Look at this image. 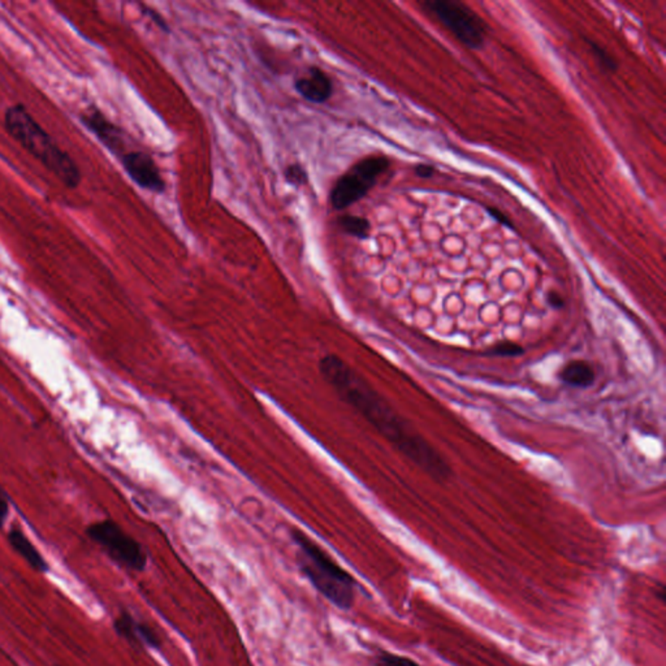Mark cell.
<instances>
[{"label":"cell","instance_id":"cell-1","mask_svg":"<svg viewBox=\"0 0 666 666\" xmlns=\"http://www.w3.org/2000/svg\"><path fill=\"white\" fill-rule=\"evenodd\" d=\"M318 367L338 397L412 464L438 482H444L452 476V468L438 449L341 356H323Z\"/></svg>","mask_w":666,"mask_h":666},{"label":"cell","instance_id":"cell-2","mask_svg":"<svg viewBox=\"0 0 666 666\" xmlns=\"http://www.w3.org/2000/svg\"><path fill=\"white\" fill-rule=\"evenodd\" d=\"M5 126L8 134L34 156L49 172L69 190L81 184L82 175L75 159L55 143L54 138L23 105L7 108Z\"/></svg>","mask_w":666,"mask_h":666},{"label":"cell","instance_id":"cell-3","mask_svg":"<svg viewBox=\"0 0 666 666\" xmlns=\"http://www.w3.org/2000/svg\"><path fill=\"white\" fill-rule=\"evenodd\" d=\"M291 536L297 547V565L312 587L336 608L352 609L358 587L356 578L305 532L293 529Z\"/></svg>","mask_w":666,"mask_h":666},{"label":"cell","instance_id":"cell-4","mask_svg":"<svg viewBox=\"0 0 666 666\" xmlns=\"http://www.w3.org/2000/svg\"><path fill=\"white\" fill-rule=\"evenodd\" d=\"M87 535L120 567L135 573L146 570L149 559L143 544L115 521L102 520L91 523Z\"/></svg>","mask_w":666,"mask_h":666},{"label":"cell","instance_id":"cell-5","mask_svg":"<svg viewBox=\"0 0 666 666\" xmlns=\"http://www.w3.org/2000/svg\"><path fill=\"white\" fill-rule=\"evenodd\" d=\"M389 168L385 156H367L338 179L329 193L333 210L343 211L367 196Z\"/></svg>","mask_w":666,"mask_h":666},{"label":"cell","instance_id":"cell-6","mask_svg":"<svg viewBox=\"0 0 666 666\" xmlns=\"http://www.w3.org/2000/svg\"><path fill=\"white\" fill-rule=\"evenodd\" d=\"M424 10L433 14L462 45L482 49L486 42V25L479 16L456 0H424Z\"/></svg>","mask_w":666,"mask_h":666},{"label":"cell","instance_id":"cell-7","mask_svg":"<svg viewBox=\"0 0 666 666\" xmlns=\"http://www.w3.org/2000/svg\"><path fill=\"white\" fill-rule=\"evenodd\" d=\"M120 162L124 171L138 187L156 194L166 191V181L152 155L143 152H129L120 158Z\"/></svg>","mask_w":666,"mask_h":666},{"label":"cell","instance_id":"cell-8","mask_svg":"<svg viewBox=\"0 0 666 666\" xmlns=\"http://www.w3.org/2000/svg\"><path fill=\"white\" fill-rule=\"evenodd\" d=\"M114 630L120 638L134 647L152 648V650L162 648L161 635L154 627L147 622L138 620L131 612H120V615L115 618Z\"/></svg>","mask_w":666,"mask_h":666},{"label":"cell","instance_id":"cell-9","mask_svg":"<svg viewBox=\"0 0 666 666\" xmlns=\"http://www.w3.org/2000/svg\"><path fill=\"white\" fill-rule=\"evenodd\" d=\"M81 122L88 129L96 135L106 149L110 150L112 154L122 158L125 154V143L122 129L110 122L98 108L91 107L82 112Z\"/></svg>","mask_w":666,"mask_h":666},{"label":"cell","instance_id":"cell-10","mask_svg":"<svg viewBox=\"0 0 666 666\" xmlns=\"http://www.w3.org/2000/svg\"><path fill=\"white\" fill-rule=\"evenodd\" d=\"M294 89L308 102L322 105L332 97L333 82L319 67H309L305 75L294 79Z\"/></svg>","mask_w":666,"mask_h":666},{"label":"cell","instance_id":"cell-11","mask_svg":"<svg viewBox=\"0 0 666 666\" xmlns=\"http://www.w3.org/2000/svg\"><path fill=\"white\" fill-rule=\"evenodd\" d=\"M8 543H10L12 550L17 553L20 557L25 560L26 564L29 565L37 573L46 574L50 571L49 562L46 561L45 557L41 555L40 550L37 547L32 543L31 539L25 535L19 527H12L8 532Z\"/></svg>","mask_w":666,"mask_h":666},{"label":"cell","instance_id":"cell-12","mask_svg":"<svg viewBox=\"0 0 666 666\" xmlns=\"http://www.w3.org/2000/svg\"><path fill=\"white\" fill-rule=\"evenodd\" d=\"M559 378L562 383L574 388H588L595 383V370L588 362L582 359L569 362L560 371Z\"/></svg>","mask_w":666,"mask_h":666},{"label":"cell","instance_id":"cell-13","mask_svg":"<svg viewBox=\"0 0 666 666\" xmlns=\"http://www.w3.org/2000/svg\"><path fill=\"white\" fill-rule=\"evenodd\" d=\"M338 227L345 234L358 238V240H367L371 234V223L364 217L358 215L347 214L338 219Z\"/></svg>","mask_w":666,"mask_h":666},{"label":"cell","instance_id":"cell-14","mask_svg":"<svg viewBox=\"0 0 666 666\" xmlns=\"http://www.w3.org/2000/svg\"><path fill=\"white\" fill-rule=\"evenodd\" d=\"M524 349L523 345L514 341H500V343L489 347L483 356H523Z\"/></svg>","mask_w":666,"mask_h":666},{"label":"cell","instance_id":"cell-15","mask_svg":"<svg viewBox=\"0 0 666 666\" xmlns=\"http://www.w3.org/2000/svg\"><path fill=\"white\" fill-rule=\"evenodd\" d=\"M284 179L291 187H305L309 182L308 171L299 163L289 164L284 170Z\"/></svg>","mask_w":666,"mask_h":666},{"label":"cell","instance_id":"cell-16","mask_svg":"<svg viewBox=\"0 0 666 666\" xmlns=\"http://www.w3.org/2000/svg\"><path fill=\"white\" fill-rule=\"evenodd\" d=\"M375 666H422L409 657L396 655V653L382 651L375 657Z\"/></svg>","mask_w":666,"mask_h":666},{"label":"cell","instance_id":"cell-17","mask_svg":"<svg viewBox=\"0 0 666 666\" xmlns=\"http://www.w3.org/2000/svg\"><path fill=\"white\" fill-rule=\"evenodd\" d=\"M588 45L591 47L592 52L597 56L601 66L604 67V69L611 70V72H615V70L617 69V63H615V59H613L612 56L603 49V47L595 43L594 41H588Z\"/></svg>","mask_w":666,"mask_h":666},{"label":"cell","instance_id":"cell-18","mask_svg":"<svg viewBox=\"0 0 666 666\" xmlns=\"http://www.w3.org/2000/svg\"><path fill=\"white\" fill-rule=\"evenodd\" d=\"M143 14H147V16L152 19V22L154 23L159 29H162L164 33H170V26H168V23L164 22L163 17H162L161 14H158V12H156L155 10H152V8L143 7Z\"/></svg>","mask_w":666,"mask_h":666},{"label":"cell","instance_id":"cell-19","mask_svg":"<svg viewBox=\"0 0 666 666\" xmlns=\"http://www.w3.org/2000/svg\"><path fill=\"white\" fill-rule=\"evenodd\" d=\"M8 514H10V504H8L5 492L0 489V529H3L7 523Z\"/></svg>","mask_w":666,"mask_h":666},{"label":"cell","instance_id":"cell-20","mask_svg":"<svg viewBox=\"0 0 666 666\" xmlns=\"http://www.w3.org/2000/svg\"><path fill=\"white\" fill-rule=\"evenodd\" d=\"M487 212L489 215H491L492 217H494L495 220H497L500 224H503V226L508 227V228L514 229V226H513L512 220L509 219L508 217H505V215L503 214L499 210V208H487Z\"/></svg>","mask_w":666,"mask_h":666},{"label":"cell","instance_id":"cell-21","mask_svg":"<svg viewBox=\"0 0 666 666\" xmlns=\"http://www.w3.org/2000/svg\"><path fill=\"white\" fill-rule=\"evenodd\" d=\"M547 302L550 308L557 309V310L564 308L565 306L564 299H562L561 294L557 293V291H550V293H548Z\"/></svg>","mask_w":666,"mask_h":666},{"label":"cell","instance_id":"cell-22","mask_svg":"<svg viewBox=\"0 0 666 666\" xmlns=\"http://www.w3.org/2000/svg\"><path fill=\"white\" fill-rule=\"evenodd\" d=\"M415 173H417L420 178L430 179L433 173H435V170H433L432 166H429V164H418V166L415 167Z\"/></svg>","mask_w":666,"mask_h":666},{"label":"cell","instance_id":"cell-23","mask_svg":"<svg viewBox=\"0 0 666 666\" xmlns=\"http://www.w3.org/2000/svg\"><path fill=\"white\" fill-rule=\"evenodd\" d=\"M55 666H60V665H55Z\"/></svg>","mask_w":666,"mask_h":666}]
</instances>
